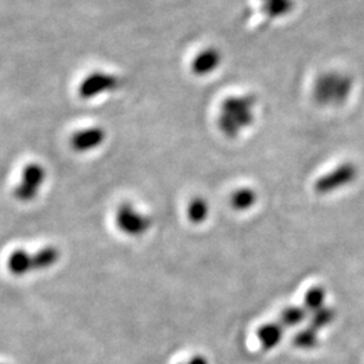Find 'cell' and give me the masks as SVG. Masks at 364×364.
Returning <instances> with one entry per match:
<instances>
[{
  "instance_id": "6da1fadb",
  "label": "cell",
  "mask_w": 364,
  "mask_h": 364,
  "mask_svg": "<svg viewBox=\"0 0 364 364\" xmlns=\"http://www.w3.org/2000/svg\"><path fill=\"white\" fill-rule=\"evenodd\" d=\"M257 99L251 95L227 98L220 105L218 130L230 139L237 138L249 129L255 120Z\"/></svg>"
},
{
  "instance_id": "7a4b0ae2",
  "label": "cell",
  "mask_w": 364,
  "mask_h": 364,
  "mask_svg": "<svg viewBox=\"0 0 364 364\" xmlns=\"http://www.w3.org/2000/svg\"><path fill=\"white\" fill-rule=\"evenodd\" d=\"M352 87L353 81L348 74L324 73L313 86V98L321 105H340L350 98Z\"/></svg>"
},
{
  "instance_id": "3957f363",
  "label": "cell",
  "mask_w": 364,
  "mask_h": 364,
  "mask_svg": "<svg viewBox=\"0 0 364 364\" xmlns=\"http://www.w3.org/2000/svg\"><path fill=\"white\" fill-rule=\"evenodd\" d=\"M115 223L119 231L130 237H139L148 233L153 220L131 203H123L117 208Z\"/></svg>"
},
{
  "instance_id": "277c9868",
  "label": "cell",
  "mask_w": 364,
  "mask_h": 364,
  "mask_svg": "<svg viewBox=\"0 0 364 364\" xmlns=\"http://www.w3.org/2000/svg\"><path fill=\"white\" fill-rule=\"evenodd\" d=\"M358 177V169L353 163H343L337 166L335 170L320 177L315 182V192L321 196L331 194L336 190L341 189L351 182H353Z\"/></svg>"
},
{
  "instance_id": "5b68a950",
  "label": "cell",
  "mask_w": 364,
  "mask_h": 364,
  "mask_svg": "<svg viewBox=\"0 0 364 364\" xmlns=\"http://www.w3.org/2000/svg\"><path fill=\"white\" fill-rule=\"evenodd\" d=\"M120 86V80L115 74L105 72L90 73L78 87V95L84 100L95 99L104 93L112 92Z\"/></svg>"
},
{
  "instance_id": "8992f818",
  "label": "cell",
  "mask_w": 364,
  "mask_h": 364,
  "mask_svg": "<svg viewBox=\"0 0 364 364\" xmlns=\"http://www.w3.org/2000/svg\"><path fill=\"white\" fill-rule=\"evenodd\" d=\"M45 181V170L41 165H29L26 166L23 175H22V184L18 187L15 192L16 197L22 201L31 200L40 187Z\"/></svg>"
},
{
  "instance_id": "52a82bcc",
  "label": "cell",
  "mask_w": 364,
  "mask_h": 364,
  "mask_svg": "<svg viewBox=\"0 0 364 364\" xmlns=\"http://www.w3.org/2000/svg\"><path fill=\"white\" fill-rule=\"evenodd\" d=\"M105 131L102 127H89L76 132L71 139V145L78 153H88L96 150L105 141Z\"/></svg>"
},
{
  "instance_id": "ba28073f",
  "label": "cell",
  "mask_w": 364,
  "mask_h": 364,
  "mask_svg": "<svg viewBox=\"0 0 364 364\" xmlns=\"http://www.w3.org/2000/svg\"><path fill=\"white\" fill-rule=\"evenodd\" d=\"M221 64V54L215 47H206L203 52L197 53V56L192 61V72L196 76L204 77L215 72Z\"/></svg>"
},
{
  "instance_id": "9c48e42d",
  "label": "cell",
  "mask_w": 364,
  "mask_h": 364,
  "mask_svg": "<svg viewBox=\"0 0 364 364\" xmlns=\"http://www.w3.org/2000/svg\"><path fill=\"white\" fill-rule=\"evenodd\" d=\"M283 336V327L277 322L264 324L258 329V339L264 350H271L277 347Z\"/></svg>"
},
{
  "instance_id": "30bf717a",
  "label": "cell",
  "mask_w": 364,
  "mask_h": 364,
  "mask_svg": "<svg viewBox=\"0 0 364 364\" xmlns=\"http://www.w3.org/2000/svg\"><path fill=\"white\" fill-rule=\"evenodd\" d=\"M263 14L270 19H278L290 14L294 8V0H258Z\"/></svg>"
},
{
  "instance_id": "8fae6325",
  "label": "cell",
  "mask_w": 364,
  "mask_h": 364,
  "mask_svg": "<svg viewBox=\"0 0 364 364\" xmlns=\"http://www.w3.org/2000/svg\"><path fill=\"white\" fill-rule=\"evenodd\" d=\"M8 269L11 273L16 276H23L34 267V258L30 257L29 252L18 249L14 251L13 255L8 258Z\"/></svg>"
},
{
  "instance_id": "7c38bea8",
  "label": "cell",
  "mask_w": 364,
  "mask_h": 364,
  "mask_svg": "<svg viewBox=\"0 0 364 364\" xmlns=\"http://www.w3.org/2000/svg\"><path fill=\"white\" fill-rule=\"evenodd\" d=\"M258 201V194L257 192L251 188H240V189L233 192L231 196V205L235 211L245 212L251 209Z\"/></svg>"
},
{
  "instance_id": "4fadbf2b",
  "label": "cell",
  "mask_w": 364,
  "mask_h": 364,
  "mask_svg": "<svg viewBox=\"0 0 364 364\" xmlns=\"http://www.w3.org/2000/svg\"><path fill=\"white\" fill-rule=\"evenodd\" d=\"M209 213L211 206L203 197H194L188 204L187 215L193 224H203L205 220L209 218Z\"/></svg>"
},
{
  "instance_id": "5bb4252c",
  "label": "cell",
  "mask_w": 364,
  "mask_h": 364,
  "mask_svg": "<svg viewBox=\"0 0 364 364\" xmlns=\"http://www.w3.org/2000/svg\"><path fill=\"white\" fill-rule=\"evenodd\" d=\"M306 316H307V310L304 306H288L281 312V316H279L281 325L282 327L300 325L303 321L305 320Z\"/></svg>"
},
{
  "instance_id": "9a60e30c",
  "label": "cell",
  "mask_w": 364,
  "mask_h": 364,
  "mask_svg": "<svg viewBox=\"0 0 364 364\" xmlns=\"http://www.w3.org/2000/svg\"><path fill=\"white\" fill-rule=\"evenodd\" d=\"M316 329H313L312 327L306 328L304 331L298 332L297 335L293 337V344L300 348V350H310L315 348L319 344V336H317Z\"/></svg>"
},
{
  "instance_id": "2e32d148",
  "label": "cell",
  "mask_w": 364,
  "mask_h": 364,
  "mask_svg": "<svg viewBox=\"0 0 364 364\" xmlns=\"http://www.w3.org/2000/svg\"><path fill=\"white\" fill-rule=\"evenodd\" d=\"M325 297L327 293L325 289L321 286H315L312 289L306 291L305 298H304V307L307 312H316L321 309L325 304Z\"/></svg>"
},
{
  "instance_id": "e0dca14e",
  "label": "cell",
  "mask_w": 364,
  "mask_h": 364,
  "mask_svg": "<svg viewBox=\"0 0 364 364\" xmlns=\"http://www.w3.org/2000/svg\"><path fill=\"white\" fill-rule=\"evenodd\" d=\"M335 317V309L328 307V306H322L319 310L313 312L312 319H310V327L316 331H320L322 328L328 327L329 324H332Z\"/></svg>"
},
{
  "instance_id": "ac0fdd59",
  "label": "cell",
  "mask_w": 364,
  "mask_h": 364,
  "mask_svg": "<svg viewBox=\"0 0 364 364\" xmlns=\"http://www.w3.org/2000/svg\"><path fill=\"white\" fill-rule=\"evenodd\" d=\"M185 364H209L208 363V360H206V358H204L203 355H197V356H193L192 359H190L189 362H187Z\"/></svg>"
}]
</instances>
